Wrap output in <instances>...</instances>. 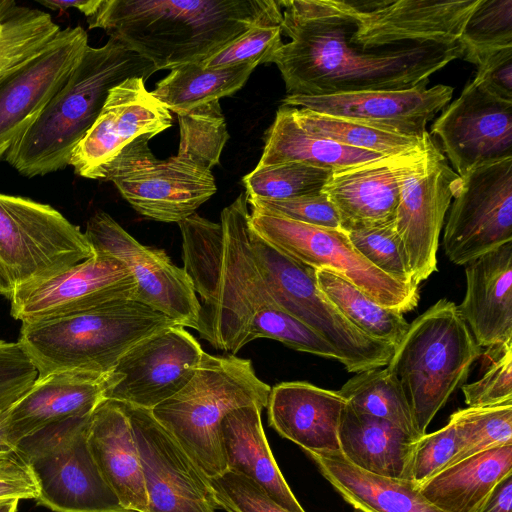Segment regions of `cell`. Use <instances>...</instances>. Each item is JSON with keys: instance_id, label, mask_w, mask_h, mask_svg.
Masks as SVG:
<instances>
[{"instance_id": "obj_1", "label": "cell", "mask_w": 512, "mask_h": 512, "mask_svg": "<svg viewBox=\"0 0 512 512\" xmlns=\"http://www.w3.org/2000/svg\"><path fill=\"white\" fill-rule=\"evenodd\" d=\"M282 34L290 38L272 55L286 95L427 87L429 78L462 58L460 42L412 43L364 49L352 42L355 23L339 0H279Z\"/></svg>"}, {"instance_id": "obj_2", "label": "cell", "mask_w": 512, "mask_h": 512, "mask_svg": "<svg viewBox=\"0 0 512 512\" xmlns=\"http://www.w3.org/2000/svg\"><path fill=\"white\" fill-rule=\"evenodd\" d=\"M242 192L212 222L198 214L178 223L183 269L200 310L196 331L214 348L235 355L251 342L256 322L278 307L250 245V213Z\"/></svg>"}, {"instance_id": "obj_3", "label": "cell", "mask_w": 512, "mask_h": 512, "mask_svg": "<svg viewBox=\"0 0 512 512\" xmlns=\"http://www.w3.org/2000/svg\"><path fill=\"white\" fill-rule=\"evenodd\" d=\"M282 18L279 0H101L87 22L159 71L201 63L252 26Z\"/></svg>"}, {"instance_id": "obj_4", "label": "cell", "mask_w": 512, "mask_h": 512, "mask_svg": "<svg viewBox=\"0 0 512 512\" xmlns=\"http://www.w3.org/2000/svg\"><path fill=\"white\" fill-rule=\"evenodd\" d=\"M156 71L149 60L114 38L101 47L88 45L63 86L6 152V161L26 177L64 169L110 90L128 78L146 81Z\"/></svg>"}, {"instance_id": "obj_5", "label": "cell", "mask_w": 512, "mask_h": 512, "mask_svg": "<svg viewBox=\"0 0 512 512\" xmlns=\"http://www.w3.org/2000/svg\"><path fill=\"white\" fill-rule=\"evenodd\" d=\"M176 325L128 300L74 314L22 323L18 342L38 377L61 371L109 373L136 343Z\"/></svg>"}, {"instance_id": "obj_6", "label": "cell", "mask_w": 512, "mask_h": 512, "mask_svg": "<svg viewBox=\"0 0 512 512\" xmlns=\"http://www.w3.org/2000/svg\"><path fill=\"white\" fill-rule=\"evenodd\" d=\"M270 391L271 387L257 377L249 359L204 352L189 382L151 413L204 475L213 478L227 471L223 419L247 405L266 408Z\"/></svg>"}, {"instance_id": "obj_7", "label": "cell", "mask_w": 512, "mask_h": 512, "mask_svg": "<svg viewBox=\"0 0 512 512\" xmlns=\"http://www.w3.org/2000/svg\"><path fill=\"white\" fill-rule=\"evenodd\" d=\"M481 354L452 301L438 300L409 324L386 368L403 391L420 437Z\"/></svg>"}, {"instance_id": "obj_8", "label": "cell", "mask_w": 512, "mask_h": 512, "mask_svg": "<svg viewBox=\"0 0 512 512\" xmlns=\"http://www.w3.org/2000/svg\"><path fill=\"white\" fill-rule=\"evenodd\" d=\"M93 253L85 233L50 205L0 193V295L10 300Z\"/></svg>"}, {"instance_id": "obj_9", "label": "cell", "mask_w": 512, "mask_h": 512, "mask_svg": "<svg viewBox=\"0 0 512 512\" xmlns=\"http://www.w3.org/2000/svg\"><path fill=\"white\" fill-rule=\"evenodd\" d=\"M250 245L277 306L325 339L339 353L348 372L388 364L394 347L355 327L319 288L315 269L278 251L252 229Z\"/></svg>"}, {"instance_id": "obj_10", "label": "cell", "mask_w": 512, "mask_h": 512, "mask_svg": "<svg viewBox=\"0 0 512 512\" xmlns=\"http://www.w3.org/2000/svg\"><path fill=\"white\" fill-rule=\"evenodd\" d=\"M90 416L51 424L17 444L16 452L34 475L36 500L54 512H131L105 481L91 454Z\"/></svg>"}, {"instance_id": "obj_11", "label": "cell", "mask_w": 512, "mask_h": 512, "mask_svg": "<svg viewBox=\"0 0 512 512\" xmlns=\"http://www.w3.org/2000/svg\"><path fill=\"white\" fill-rule=\"evenodd\" d=\"M249 223L259 237L286 256L345 278L384 307L403 314L418 305V286L403 283L372 265L341 229L318 227L253 208Z\"/></svg>"}, {"instance_id": "obj_12", "label": "cell", "mask_w": 512, "mask_h": 512, "mask_svg": "<svg viewBox=\"0 0 512 512\" xmlns=\"http://www.w3.org/2000/svg\"><path fill=\"white\" fill-rule=\"evenodd\" d=\"M151 138L144 135L126 146L99 180L113 182L139 214L179 223L216 193L215 179L212 170L182 155L156 158L149 147Z\"/></svg>"}, {"instance_id": "obj_13", "label": "cell", "mask_w": 512, "mask_h": 512, "mask_svg": "<svg viewBox=\"0 0 512 512\" xmlns=\"http://www.w3.org/2000/svg\"><path fill=\"white\" fill-rule=\"evenodd\" d=\"M460 185L461 177L427 132L422 150L402 175L394 219L413 285L437 271L440 232Z\"/></svg>"}, {"instance_id": "obj_14", "label": "cell", "mask_w": 512, "mask_h": 512, "mask_svg": "<svg viewBox=\"0 0 512 512\" xmlns=\"http://www.w3.org/2000/svg\"><path fill=\"white\" fill-rule=\"evenodd\" d=\"M453 199L443 236L451 262L467 265L512 242V158L469 171Z\"/></svg>"}, {"instance_id": "obj_15", "label": "cell", "mask_w": 512, "mask_h": 512, "mask_svg": "<svg viewBox=\"0 0 512 512\" xmlns=\"http://www.w3.org/2000/svg\"><path fill=\"white\" fill-rule=\"evenodd\" d=\"M85 235L93 252L113 256L126 265L135 279V301L166 315L176 325L196 330L200 302L183 268L164 250L138 242L109 214L95 213Z\"/></svg>"}, {"instance_id": "obj_16", "label": "cell", "mask_w": 512, "mask_h": 512, "mask_svg": "<svg viewBox=\"0 0 512 512\" xmlns=\"http://www.w3.org/2000/svg\"><path fill=\"white\" fill-rule=\"evenodd\" d=\"M204 351L186 329L172 325L131 347L110 371L105 399L152 410L192 378Z\"/></svg>"}, {"instance_id": "obj_17", "label": "cell", "mask_w": 512, "mask_h": 512, "mask_svg": "<svg viewBox=\"0 0 512 512\" xmlns=\"http://www.w3.org/2000/svg\"><path fill=\"white\" fill-rule=\"evenodd\" d=\"M122 404L137 442L147 512H216L209 478L151 410Z\"/></svg>"}, {"instance_id": "obj_18", "label": "cell", "mask_w": 512, "mask_h": 512, "mask_svg": "<svg viewBox=\"0 0 512 512\" xmlns=\"http://www.w3.org/2000/svg\"><path fill=\"white\" fill-rule=\"evenodd\" d=\"M137 286L124 263L93 255L41 284L19 290L10 299L11 316L24 322L49 319L135 300Z\"/></svg>"}, {"instance_id": "obj_19", "label": "cell", "mask_w": 512, "mask_h": 512, "mask_svg": "<svg viewBox=\"0 0 512 512\" xmlns=\"http://www.w3.org/2000/svg\"><path fill=\"white\" fill-rule=\"evenodd\" d=\"M87 46L81 26L60 30L45 49L0 80V157L63 86Z\"/></svg>"}, {"instance_id": "obj_20", "label": "cell", "mask_w": 512, "mask_h": 512, "mask_svg": "<svg viewBox=\"0 0 512 512\" xmlns=\"http://www.w3.org/2000/svg\"><path fill=\"white\" fill-rule=\"evenodd\" d=\"M431 134L440 139L460 177L480 165L512 158V102L470 81L434 121Z\"/></svg>"}, {"instance_id": "obj_21", "label": "cell", "mask_w": 512, "mask_h": 512, "mask_svg": "<svg viewBox=\"0 0 512 512\" xmlns=\"http://www.w3.org/2000/svg\"><path fill=\"white\" fill-rule=\"evenodd\" d=\"M170 111L139 77L112 88L96 121L75 147L69 165L84 178L99 180L103 169L137 138L170 128Z\"/></svg>"}, {"instance_id": "obj_22", "label": "cell", "mask_w": 512, "mask_h": 512, "mask_svg": "<svg viewBox=\"0 0 512 512\" xmlns=\"http://www.w3.org/2000/svg\"><path fill=\"white\" fill-rule=\"evenodd\" d=\"M478 2L376 0L371 9L357 11L348 1H340L355 23L352 42L364 49L412 43H458Z\"/></svg>"}, {"instance_id": "obj_23", "label": "cell", "mask_w": 512, "mask_h": 512, "mask_svg": "<svg viewBox=\"0 0 512 512\" xmlns=\"http://www.w3.org/2000/svg\"><path fill=\"white\" fill-rule=\"evenodd\" d=\"M453 88L437 84L431 88L376 90L326 96L286 95L282 105L343 117L389 133L422 138L427 123L448 105Z\"/></svg>"}, {"instance_id": "obj_24", "label": "cell", "mask_w": 512, "mask_h": 512, "mask_svg": "<svg viewBox=\"0 0 512 512\" xmlns=\"http://www.w3.org/2000/svg\"><path fill=\"white\" fill-rule=\"evenodd\" d=\"M110 381V372L61 371L37 377L9 408L11 441L17 447L22 439L51 424L92 414L105 400Z\"/></svg>"}, {"instance_id": "obj_25", "label": "cell", "mask_w": 512, "mask_h": 512, "mask_svg": "<svg viewBox=\"0 0 512 512\" xmlns=\"http://www.w3.org/2000/svg\"><path fill=\"white\" fill-rule=\"evenodd\" d=\"M422 148L333 172L322 190L338 212L340 229L347 232L394 222L402 175Z\"/></svg>"}, {"instance_id": "obj_26", "label": "cell", "mask_w": 512, "mask_h": 512, "mask_svg": "<svg viewBox=\"0 0 512 512\" xmlns=\"http://www.w3.org/2000/svg\"><path fill=\"white\" fill-rule=\"evenodd\" d=\"M346 400L338 391L303 381L282 382L271 388L269 425L305 452H340L338 430Z\"/></svg>"}, {"instance_id": "obj_27", "label": "cell", "mask_w": 512, "mask_h": 512, "mask_svg": "<svg viewBox=\"0 0 512 512\" xmlns=\"http://www.w3.org/2000/svg\"><path fill=\"white\" fill-rule=\"evenodd\" d=\"M465 275L460 314L480 347L502 350L512 343V242L468 263Z\"/></svg>"}, {"instance_id": "obj_28", "label": "cell", "mask_w": 512, "mask_h": 512, "mask_svg": "<svg viewBox=\"0 0 512 512\" xmlns=\"http://www.w3.org/2000/svg\"><path fill=\"white\" fill-rule=\"evenodd\" d=\"M91 454L105 481L131 512H147V495L137 442L129 417L118 401L105 399L87 428Z\"/></svg>"}, {"instance_id": "obj_29", "label": "cell", "mask_w": 512, "mask_h": 512, "mask_svg": "<svg viewBox=\"0 0 512 512\" xmlns=\"http://www.w3.org/2000/svg\"><path fill=\"white\" fill-rule=\"evenodd\" d=\"M338 439L340 453L355 467L378 476L411 480L412 456L419 438L393 423L346 402Z\"/></svg>"}, {"instance_id": "obj_30", "label": "cell", "mask_w": 512, "mask_h": 512, "mask_svg": "<svg viewBox=\"0 0 512 512\" xmlns=\"http://www.w3.org/2000/svg\"><path fill=\"white\" fill-rule=\"evenodd\" d=\"M260 404L230 412L221 433L227 470L253 480L289 512H306L283 477L265 436Z\"/></svg>"}, {"instance_id": "obj_31", "label": "cell", "mask_w": 512, "mask_h": 512, "mask_svg": "<svg viewBox=\"0 0 512 512\" xmlns=\"http://www.w3.org/2000/svg\"><path fill=\"white\" fill-rule=\"evenodd\" d=\"M322 476L358 512H443L411 480L378 476L348 462L340 452H306Z\"/></svg>"}, {"instance_id": "obj_32", "label": "cell", "mask_w": 512, "mask_h": 512, "mask_svg": "<svg viewBox=\"0 0 512 512\" xmlns=\"http://www.w3.org/2000/svg\"><path fill=\"white\" fill-rule=\"evenodd\" d=\"M512 472V444L484 450L440 471L419 486L443 512H479L494 486Z\"/></svg>"}, {"instance_id": "obj_33", "label": "cell", "mask_w": 512, "mask_h": 512, "mask_svg": "<svg viewBox=\"0 0 512 512\" xmlns=\"http://www.w3.org/2000/svg\"><path fill=\"white\" fill-rule=\"evenodd\" d=\"M384 157L306 132L293 118L290 107L281 105L265 133L263 153L256 167L300 162L339 172Z\"/></svg>"}, {"instance_id": "obj_34", "label": "cell", "mask_w": 512, "mask_h": 512, "mask_svg": "<svg viewBox=\"0 0 512 512\" xmlns=\"http://www.w3.org/2000/svg\"><path fill=\"white\" fill-rule=\"evenodd\" d=\"M256 66L243 63L204 68L200 63L185 64L170 70L151 93L170 112L184 114L240 90Z\"/></svg>"}, {"instance_id": "obj_35", "label": "cell", "mask_w": 512, "mask_h": 512, "mask_svg": "<svg viewBox=\"0 0 512 512\" xmlns=\"http://www.w3.org/2000/svg\"><path fill=\"white\" fill-rule=\"evenodd\" d=\"M319 288L338 310L369 337L393 346L409 328L403 314L384 307L345 278L328 270H316Z\"/></svg>"}, {"instance_id": "obj_36", "label": "cell", "mask_w": 512, "mask_h": 512, "mask_svg": "<svg viewBox=\"0 0 512 512\" xmlns=\"http://www.w3.org/2000/svg\"><path fill=\"white\" fill-rule=\"evenodd\" d=\"M60 30L44 11L0 0V80L45 49Z\"/></svg>"}, {"instance_id": "obj_37", "label": "cell", "mask_w": 512, "mask_h": 512, "mask_svg": "<svg viewBox=\"0 0 512 512\" xmlns=\"http://www.w3.org/2000/svg\"><path fill=\"white\" fill-rule=\"evenodd\" d=\"M290 110L297 124L310 134L385 157L410 154L424 145V136L416 138L397 135L302 107H290Z\"/></svg>"}, {"instance_id": "obj_38", "label": "cell", "mask_w": 512, "mask_h": 512, "mask_svg": "<svg viewBox=\"0 0 512 512\" xmlns=\"http://www.w3.org/2000/svg\"><path fill=\"white\" fill-rule=\"evenodd\" d=\"M338 392L358 411L387 420L406 433L420 438L403 391L387 368L356 373Z\"/></svg>"}, {"instance_id": "obj_39", "label": "cell", "mask_w": 512, "mask_h": 512, "mask_svg": "<svg viewBox=\"0 0 512 512\" xmlns=\"http://www.w3.org/2000/svg\"><path fill=\"white\" fill-rule=\"evenodd\" d=\"M332 171L300 162L255 167L243 177L247 198L284 200L322 191Z\"/></svg>"}, {"instance_id": "obj_40", "label": "cell", "mask_w": 512, "mask_h": 512, "mask_svg": "<svg viewBox=\"0 0 512 512\" xmlns=\"http://www.w3.org/2000/svg\"><path fill=\"white\" fill-rule=\"evenodd\" d=\"M460 43L462 59L475 65L497 50L512 47V0H479Z\"/></svg>"}, {"instance_id": "obj_41", "label": "cell", "mask_w": 512, "mask_h": 512, "mask_svg": "<svg viewBox=\"0 0 512 512\" xmlns=\"http://www.w3.org/2000/svg\"><path fill=\"white\" fill-rule=\"evenodd\" d=\"M450 420L460 440V451L451 465L484 450L512 444V403L459 409Z\"/></svg>"}, {"instance_id": "obj_42", "label": "cell", "mask_w": 512, "mask_h": 512, "mask_svg": "<svg viewBox=\"0 0 512 512\" xmlns=\"http://www.w3.org/2000/svg\"><path fill=\"white\" fill-rule=\"evenodd\" d=\"M177 116L180 126L177 154L211 170L219 163L229 138L219 101Z\"/></svg>"}, {"instance_id": "obj_43", "label": "cell", "mask_w": 512, "mask_h": 512, "mask_svg": "<svg viewBox=\"0 0 512 512\" xmlns=\"http://www.w3.org/2000/svg\"><path fill=\"white\" fill-rule=\"evenodd\" d=\"M346 233L352 245L372 265L403 283L412 284L394 222L352 229Z\"/></svg>"}, {"instance_id": "obj_44", "label": "cell", "mask_w": 512, "mask_h": 512, "mask_svg": "<svg viewBox=\"0 0 512 512\" xmlns=\"http://www.w3.org/2000/svg\"><path fill=\"white\" fill-rule=\"evenodd\" d=\"M282 19L265 20L252 26L200 64L204 68H220L243 63H269L274 52L283 44Z\"/></svg>"}, {"instance_id": "obj_45", "label": "cell", "mask_w": 512, "mask_h": 512, "mask_svg": "<svg viewBox=\"0 0 512 512\" xmlns=\"http://www.w3.org/2000/svg\"><path fill=\"white\" fill-rule=\"evenodd\" d=\"M217 509L226 512H289L253 480L225 471L209 478Z\"/></svg>"}, {"instance_id": "obj_46", "label": "cell", "mask_w": 512, "mask_h": 512, "mask_svg": "<svg viewBox=\"0 0 512 512\" xmlns=\"http://www.w3.org/2000/svg\"><path fill=\"white\" fill-rule=\"evenodd\" d=\"M459 451L460 440L449 419L443 428L417 440L411 462V481L419 487L451 465Z\"/></svg>"}, {"instance_id": "obj_47", "label": "cell", "mask_w": 512, "mask_h": 512, "mask_svg": "<svg viewBox=\"0 0 512 512\" xmlns=\"http://www.w3.org/2000/svg\"><path fill=\"white\" fill-rule=\"evenodd\" d=\"M247 203L253 209L270 212L298 222L340 229L338 212L323 190L284 200L247 198Z\"/></svg>"}, {"instance_id": "obj_48", "label": "cell", "mask_w": 512, "mask_h": 512, "mask_svg": "<svg viewBox=\"0 0 512 512\" xmlns=\"http://www.w3.org/2000/svg\"><path fill=\"white\" fill-rule=\"evenodd\" d=\"M500 354L479 380L461 386L468 407L512 403V343Z\"/></svg>"}, {"instance_id": "obj_49", "label": "cell", "mask_w": 512, "mask_h": 512, "mask_svg": "<svg viewBox=\"0 0 512 512\" xmlns=\"http://www.w3.org/2000/svg\"><path fill=\"white\" fill-rule=\"evenodd\" d=\"M38 377V371L19 342L0 340V405L13 403Z\"/></svg>"}, {"instance_id": "obj_50", "label": "cell", "mask_w": 512, "mask_h": 512, "mask_svg": "<svg viewBox=\"0 0 512 512\" xmlns=\"http://www.w3.org/2000/svg\"><path fill=\"white\" fill-rule=\"evenodd\" d=\"M476 66L472 81L492 96L512 102V47L485 56Z\"/></svg>"}, {"instance_id": "obj_51", "label": "cell", "mask_w": 512, "mask_h": 512, "mask_svg": "<svg viewBox=\"0 0 512 512\" xmlns=\"http://www.w3.org/2000/svg\"><path fill=\"white\" fill-rule=\"evenodd\" d=\"M38 487L26 461L16 452L0 459V500L37 499Z\"/></svg>"}, {"instance_id": "obj_52", "label": "cell", "mask_w": 512, "mask_h": 512, "mask_svg": "<svg viewBox=\"0 0 512 512\" xmlns=\"http://www.w3.org/2000/svg\"><path fill=\"white\" fill-rule=\"evenodd\" d=\"M479 512H512V472L494 486Z\"/></svg>"}, {"instance_id": "obj_53", "label": "cell", "mask_w": 512, "mask_h": 512, "mask_svg": "<svg viewBox=\"0 0 512 512\" xmlns=\"http://www.w3.org/2000/svg\"><path fill=\"white\" fill-rule=\"evenodd\" d=\"M38 3L52 10H67L70 8H75L81 11L88 18L96 12L101 3V0H39Z\"/></svg>"}, {"instance_id": "obj_54", "label": "cell", "mask_w": 512, "mask_h": 512, "mask_svg": "<svg viewBox=\"0 0 512 512\" xmlns=\"http://www.w3.org/2000/svg\"><path fill=\"white\" fill-rule=\"evenodd\" d=\"M12 403L0 405V459L16 453L17 447L10 439L7 428V416Z\"/></svg>"}, {"instance_id": "obj_55", "label": "cell", "mask_w": 512, "mask_h": 512, "mask_svg": "<svg viewBox=\"0 0 512 512\" xmlns=\"http://www.w3.org/2000/svg\"><path fill=\"white\" fill-rule=\"evenodd\" d=\"M18 502V499L0 500V512H16Z\"/></svg>"}]
</instances>
